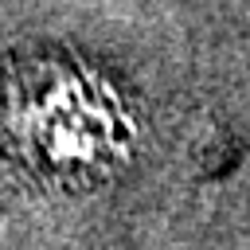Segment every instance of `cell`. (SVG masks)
Masks as SVG:
<instances>
[{
  "label": "cell",
  "instance_id": "1",
  "mask_svg": "<svg viewBox=\"0 0 250 250\" xmlns=\"http://www.w3.org/2000/svg\"><path fill=\"white\" fill-rule=\"evenodd\" d=\"M137 113L121 86L70 55H31L0 74V148L55 180H94L129 160Z\"/></svg>",
  "mask_w": 250,
  "mask_h": 250
}]
</instances>
